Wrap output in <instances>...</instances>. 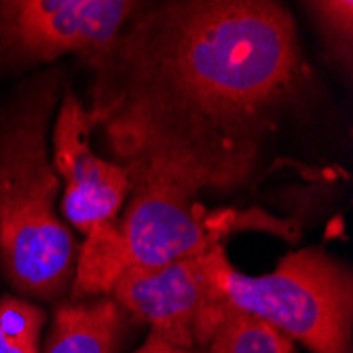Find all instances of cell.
<instances>
[{"label": "cell", "instance_id": "5", "mask_svg": "<svg viewBox=\"0 0 353 353\" xmlns=\"http://www.w3.org/2000/svg\"><path fill=\"white\" fill-rule=\"evenodd\" d=\"M132 0H5L0 53L19 63L104 57L140 9Z\"/></svg>", "mask_w": 353, "mask_h": 353}, {"label": "cell", "instance_id": "9", "mask_svg": "<svg viewBox=\"0 0 353 353\" xmlns=\"http://www.w3.org/2000/svg\"><path fill=\"white\" fill-rule=\"evenodd\" d=\"M203 353H299L296 345L265 324L263 319L239 311H227L220 319Z\"/></svg>", "mask_w": 353, "mask_h": 353}, {"label": "cell", "instance_id": "2", "mask_svg": "<svg viewBox=\"0 0 353 353\" xmlns=\"http://www.w3.org/2000/svg\"><path fill=\"white\" fill-rule=\"evenodd\" d=\"M57 79L30 83L0 112V265L15 292L55 301L72 285L79 245L57 214L47 132Z\"/></svg>", "mask_w": 353, "mask_h": 353}, {"label": "cell", "instance_id": "12", "mask_svg": "<svg viewBox=\"0 0 353 353\" xmlns=\"http://www.w3.org/2000/svg\"><path fill=\"white\" fill-rule=\"evenodd\" d=\"M132 353H203L201 349H182V347H174L163 343L161 339H157L154 334H148V339L142 343V347H138Z\"/></svg>", "mask_w": 353, "mask_h": 353}, {"label": "cell", "instance_id": "8", "mask_svg": "<svg viewBox=\"0 0 353 353\" xmlns=\"http://www.w3.org/2000/svg\"><path fill=\"white\" fill-rule=\"evenodd\" d=\"M130 315L110 296L55 309L41 353H119Z\"/></svg>", "mask_w": 353, "mask_h": 353}, {"label": "cell", "instance_id": "7", "mask_svg": "<svg viewBox=\"0 0 353 353\" xmlns=\"http://www.w3.org/2000/svg\"><path fill=\"white\" fill-rule=\"evenodd\" d=\"M218 245L154 269L125 271L108 296L132 319L148 324L150 334L163 343L203 349L212 259Z\"/></svg>", "mask_w": 353, "mask_h": 353}, {"label": "cell", "instance_id": "1", "mask_svg": "<svg viewBox=\"0 0 353 353\" xmlns=\"http://www.w3.org/2000/svg\"><path fill=\"white\" fill-rule=\"evenodd\" d=\"M91 68L89 110L117 163L199 190L248 184L281 121L315 91L294 17L267 0L140 7Z\"/></svg>", "mask_w": 353, "mask_h": 353}, {"label": "cell", "instance_id": "11", "mask_svg": "<svg viewBox=\"0 0 353 353\" xmlns=\"http://www.w3.org/2000/svg\"><path fill=\"white\" fill-rule=\"evenodd\" d=\"M45 311L19 296L0 301V353H41Z\"/></svg>", "mask_w": 353, "mask_h": 353}, {"label": "cell", "instance_id": "10", "mask_svg": "<svg viewBox=\"0 0 353 353\" xmlns=\"http://www.w3.org/2000/svg\"><path fill=\"white\" fill-rule=\"evenodd\" d=\"M328 57L345 74H351L353 57V3L349 0H313L305 5Z\"/></svg>", "mask_w": 353, "mask_h": 353}, {"label": "cell", "instance_id": "4", "mask_svg": "<svg viewBox=\"0 0 353 353\" xmlns=\"http://www.w3.org/2000/svg\"><path fill=\"white\" fill-rule=\"evenodd\" d=\"M132 188L117 220L121 275L130 269H154L222 243L241 229V216L208 214L197 201L199 188L176 176L130 165Z\"/></svg>", "mask_w": 353, "mask_h": 353}, {"label": "cell", "instance_id": "6", "mask_svg": "<svg viewBox=\"0 0 353 353\" xmlns=\"http://www.w3.org/2000/svg\"><path fill=\"white\" fill-rule=\"evenodd\" d=\"M95 119L72 91L61 98L53 127V168L63 182L61 216L89 235L114 224L132 188L130 170L93 150Z\"/></svg>", "mask_w": 353, "mask_h": 353}, {"label": "cell", "instance_id": "3", "mask_svg": "<svg viewBox=\"0 0 353 353\" xmlns=\"http://www.w3.org/2000/svg\"><path fill=\"white\" fill-rule=\"evenodd\" d=\"M208 341L227 311L263 319L311 353H353L351 271L324 248L285 254L271 273L237 271L220 243L212 259Z\"/></svg>", "mask_w": 353, "mask_h": 353}]
</instances>
